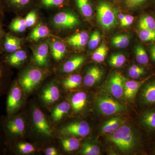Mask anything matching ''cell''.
Instances as JSON below:
<instances>
[{"label":"cell","mask_w":155,"mask_h":155,"mask_svg":"<svg viewBox=\"0 0 155 155\" xmlns=\"http://www.w3.org/2000/svg\"><path fill=\"white\" fill-rule=\"evenodd\" d=\"M108 139L124 153L134 152L142 147L141 134L128 125H121L115 132L109 134Z\"/></svg>","instance_id":"6da1fadb"},{"label":"cell","mask_w":155,"mask_h":155,"mask_svg":"<svg viewBox=\"0 0 155 155\" xmlns=\"http://www.w3.org/2000/svg\"><path fill=\"white\" fill-rule=\"evenodd\" d=\"M97 20L100 25L106 29L116 26L117 10L109 0H97Z\"/></svg>","instance_id":"7a4b0ae2"},{"label":"cell","mask_w":155,"mask_h":155,"mask_svg":"<svg viewBox=\"0 0 155 155\" xmlns=\"http://www.w3.org/2000/svg\"><path fill=\"white\" fill-rule=\"evenodd\" d=\"M96 105L100 113L107 116L124 113L126 110L124 105L106 94H101L97 97Z\"/></svg>","instance_id":"3957f363"},{"label":"cell","mask_w":155,"mask_h":155,"mask_svg":"<svg viewBox=\"0 0 155 155\" xmlns=\"http://www.w3.org/2000/svg\"><path fill=\"white\" fill-rule=\"evenodd\" d=\"M52 23L58 30H64L78 26L80 24V20L73 11L64 10L58 12L53 17Z\"/></svg>","instance_id":"277c9868"},{"label":"cell","mask_w":155,"mask_h":155,"mask_svg":"<svg viewBox=\"0 0 155 155\" xmlns=\"http://www.w3.org/2000/svg\"><path fill=\"white\" fill-rule=\"evenodd\" d=\"M2 126L10 138L22 136L25 130V123L23 119L13 115L6 117L3 121Z\"/></svg>","instance_id":"5b68a950"},{"label":"cell","mask_w":155,"mask_h":155,"mask_svg":"<svg viewBox=\"0 0 155 155\" xmlns=\"http://www.w3.org/2000/svg\"><path fill=\"white\" fill-rule=\"evenodd\" d=\"M44 76L41 69L31 68L22 73L19 78V82L26 93H30L41 81Z\"/></svg>","instance_id":"8992f818"},{"label":"cell","mask_w":155,"mask_h":155,"mask_svg":"<svg viewBox=\"0 0 155 155\" xmlns=\"http://www.w3.org/2000/svg\"><path fill=\"white\" fill-rule=\"evenodd\" d=\"M22 91L19 84L14 82L9 90L6 102V110L8 116H12L19 110L22 102Z\"/></svg>","instance_id":"52a82bcc"},{"label":"cell","mask_w":155,"mask_h":155,"mask_svg":"<svg viewBox=\"0 0 155 155\" xmlns=\"http://www.w3.org/2000/svg\"><path fill=\"white\" fill-rule=\"evenodd\" d=\"M126 79L120 72H114L106 84L107 91L116 98H122L124 97V84Z\"/></svg>","instance_id":"ba28073f"},{"label":"cell","mask_w":155,"mask_h":155,"mask_svg":"<svg viewBox=\"0 0 155 155\" xmlns=\"http://www.w3.org/2000/svg\"><path fill=\"white\" fill-rule=\"evenodd\" d=\"M152 77L146 81L139 90L140 103L145 107L155 105V78Z\"/></svg>","instance_id":"9c48e42d"},{"label":"cell","mask_w":155,"mask_h":155,"mask_svg":"<svg viewBox=\"0 0 155 155\" xmlns=\"http://www.w3.org/2000/svg\"><path fill=\"white\" fill-rule=\"evenodd\" d=\"M89 125L85 121H79L70 123L61 130V133L64 135H71L85 137L90 132Z\"/></svg>","instance_id":"30bf717a"},{"label":"cell","mask_w":155,"mask_h":155,"mask_svg":"<svg viewBox=\"0 0 155 155\" xmlns=\"http://www.w3.org/2000/svg\"><path fill=\"white\" fill-rule=\"evenodd\" d=\"M154 75V74L150 75L144 79L140 81L127 80L126 79L124 84V97L129 101H134L143 84L150 78L153 77Z\"/></svg>","instance_id":"8fae6325"},{"label":"cell","mask_w":155,"mask_h":155,"mask_svg":"<svg viewBox=\"0 0 155 155\" xmlns=\"http://www.w3.org/2000/svg\"><path fill=\"white\" fill-rule=\"evenodd\" d=\"M22 43V39L10 32L6 33L2 44L1 52L5 53V54L14 52L21 48Z\"/></svg>","instance_id":"7c38bea8"},{"label":"cell","mask_w":155,"mask_h":155,"mask_svg":"<svg viewBox=\"0 0 155 155\" xmlns=\"http://www.w3.org/2000/svg\"><path fill=\"white\" fill-rule=\"evenodd\" d=\"M33 122L37 130L44 135L51 136V130L45 114L38 109H35L32 113Z\"/></svg>","instance_id":"4fadbf2b"},{"label":"cell","mask_w":155,"mask_h":155,"mask_svg":"<svg viewBox=\"0 0 155 155\" xmlns=\"http://www.w3.org/2000/svg\"><path fill=\"white\" fill-rule=\"evenodd\" d=\"M5 11L18 13L28 10L34 5L35 0H4Z\"/></svg>","instance_id":"5bb4252c"},{"label":"cell","mask_w":155,"mask_h":155,"mask_svg":"<svg viewBox=\"0 0 155 155\" xmlns=\"http://www.w3.org/2000/svg\"><path fill=\"white\" fill-rule=\"evenodd\" d=\"M140 126L147 132L155 131V108L143 112L139 118Z\"/></svg>","instance_id":"9a60e30c"},{"label":"cell","mask_w":155,"mask_h":155,"mask_svg":"<svg viewBox=\"0 0 155 155\" xmlns=\"http://www.w3.org/2000/svg\"><path fill=\"white\" fill-rule=\"evenodd\" d=\"M27 58L26 52L19 49L11 54H5L3 60L9 67H18L25 62Z\"/></svg>","instance_id":"2e32d148"},{"label":"cell","mask_w":155,"mask_h":155,"mask_svg":"<svg viewBox=\"0 0 155 155\" xmlns=\"http://www.w3.org/2000/svg\"><path fill=\"white\" fill-rule=\"evenodd\" d=\"M49 51V46L46 42L41 44L35 50L34 58L38 66L43 67L48 65Z\"/></svg>","instance_id":"e0dca14e"},{"label":"cell","mask_w":155,"mask_h":155,"mask_svg":"<svg viewBox=\"0 0 155 155\" xmlns=\"http://www.w3.org/2000/svg\"><path fill=\"white\" fill-rule=\"evenodd\" d=\"M103 75V70L98 66H92L89 68L84 78V85L92 87L100 81Z\"/></svg>","instance_id":"ac0fdd59"},{"label":"cell","mask_w":155,"mask_h":155,"mask_svg":"<svg viewBox=\"0 0 155 155\" xmlns=\"http://www.w3.org/2000/svg\"><path fill=\"white\" fill-rule=\"evenodd\" d=\"M89 39L88 33L85 31H81L69 37L66 42L72 47L82 49L88 43Z\"/></svg>","instance_id":"d6986e66"},{"label":"cell","mask_w":155,"mask_h":155,"mask_svg":"<svg viewBox=\"0 0 155 155\" xmlns=\"http://www.w3.org/2000/svg\"><path fill=\"white\" fill-rule=\"evenodd\" d=\"M50 37L57 38L51 32L49 28L46 25H44L42 23H40L35 26L31 31L29 39L31 41L36 42L41 39Z\"/></svg>","instance_id":"ffe728a7"},{"label":"cell","mask_w":155,"mask_h":155,"mask_svg":"<svg viewBox=\"0 0 155 155\" xmlns=\"http://www.w3.org/2000/svg\"><path fill=\"white\" fill-rule=\"evenodd\" d=\"M124 122V119L121 116L113 117L103 124L101 127L102 132L108 134L114 133Z\"/></svg>","instance_id":"44dd1931"},{"label":"cell","mask_w":155,"mask_h":155,"mask_svg":"<svg viewBox=\"0 0 155 155\" xmlns=\"http://www.w3.org/2000/svg\"><path fill=\"white\" fill-rule=\"evenodd\" d=\"M75 7L87 18H91L93 13V4L91 0H72Z\"/></svg>","instance_id":"7402d4cb"},{"label":"cell","mask_w":155,"mask_h":155,"mask_svg":"<svg viewBox=\"0 0 155 155\" xmlns=\"http://www.w3.org/2000/svg\"><path fill=\"white\" fill-rule=\"evenodd\" d=\"M60 96V91L57 86L50 85L43 91L41 97L44 102L52 104L57 101Z\"/></svg>","instance_id":"603a6c76"},{"label":"cell","mask_w":155,"mask_h":155,"mask_svg":"<svg viewBox=\"0 0 155 155\" xmlns=\"http://www.w3.org/2000/svg\"><path fill=\"white\" fill-rule=\"evenodd\" d=\"M9 67L0 58V95L5 92L8 86L10 73Z\"/></svg>","instance_id":"cb8c5ba5"},{"label":"cell","mask_w":155,"mask_h":155,"mask_svg":"<svg viewBox=\"0 0 155 155\" xmlns=\"http://www.w3.org/2000/svg\"><path fill=\"white\" fill-rule=\"evenodd\" d=\"M50 48L52 56L56 61L62 60L67 51L66 45L62 42L56 40L51 43Z\"/></svg>","instance_id":"d4e9b609"},{"label":"cell","mask_w":155,"mask_h":155,"mask_svg":"<svg viewBox=\"0 0 155 155\" xmlns=\"http://www.w3.org/2000/svg\"><path fill=\"white\" fill-rule=\"evenodd\" d=\"M71 0H35L36 5L47 9L60 8L69 5Z\"/></svg>","instance_id":"484cf974"},{"label":"cell","mask_w":155,"mask_h":155,"mask_svg":"<svg viewBox=\"0 0 155 155\" xmlns=\"http://www.w3.org/2000/svg\"><path fill=\"white\" fill-rule=\"evenodd\" d=\"M85 58L82 55L75 56L67 61L63 67V71L66 73L74 72L83 64Z\"/></svg>","instance_id":"4316f807"},{"label":"cell","mask_w":155,"mask_h":155,"mask_svg":"<svg viewBox=\"0 0 155 155\" xmlns=\"http://www.w3.org/2000/svg\"><path fill=\"white\" fill-rule=\"evenodd\" d=\"M87 100V95L83 92L76 93L71 99V104L75 113L82 110L85 107Z\"/></svg>","instance_id":"83f0119b"},{"label":"cell","mask_w":155,"mask_h":155,"mask_svg":"<svg viewBox=\"0 0 155 155\" xmlns=\"http://www.w3.org/2000/svg\"><path fill=\"white\" fill-rule=\"evenodd\" d=\"M27 28L25 18L20 17H17L13 19L8 26L10 33L14 35L22 33Z\"/></svg>","instance_id":"f1b7e54d"},{"label":"cell","mask_w":155,"mask_h":155,"mask_svg":"<svg viewBox=\"0 0 155 155\" xmlns=\"http://www.w3.org/2000/svg\"><path fill=\"white\" fill-rule=\"evenodd\" d=\"M70 109V105L67 102L59 104L55 108L52 114V117L54 121H60L64 115L68 114Z\"/></svg>","instance_id":"f546056e"},{"label":"cell","mask_w":155,"mask_h":155,"mask_svg":"<svg viewBox=\"0 0 155 155\" xmlns=\"http://www.w3.org/2000/svg\"><path fill=\"white\" fill-rule=\"evenodd\" d=\"M136 60L139 64L146 65L149 62V58L144 47L141 45H138L135 48Z\"/></svg>","instance_id":"4dcf8cb0"},{"label":"cell","mask_w":155,"mask_h":155,"mask_svg":"<svg viewBox=\"0 0 155 155\" xmlns=\"http://www.w3.org/2000/svg\"><path fill=\"white\" fill-rule=\"evenodd\" d=\"M82 77L78 74L70 75L63 81V85L67 89H72L79 86L82 82Z\"/></svg>","instance_id":"1f68e13d"},{"label":"cell","mask_w":155,"mask_h":155,"mask_svg":"<svg viewBox=\"0 0 155 155\" xmlns=\"http://www.w3.org/2000/svg\"><path fill=\"white\" fill-rule=\"evenodd\" d=\"M108 52V47L104 43H103L99 47L97 48L92 56V59L95 62L101 63L104 61Z\"/></svg>","instance_id":"d6a6232c"},{"label":"cell","mask_w":155,"mask_h":155,"mask_svg":"<svg viewBox=\"0 0 155 155\" xmlns=\"http://www.w3.org/2000/svg\"><path fill=\"white\" fill-rule=\"evenodd\" d=\"M130 37L129 35L121 34L114 37L111 40L114 46L119 48H124L127 47L130 43Z\"/></svg>","instance_id":"836d02e7"},{"label":"cell","mask_w":155,"mask_h":155,"mask_svg":"<svg viewBox=\"0 0 155 155\" xmlns=\"http://www.w3.org/2000/svg\"><path fill=\"white\" fill-rule=\"evenodd\" d=\"M140 30L155 29V20L151 16L145 15L140 19L138 23Z\"/></svg>","instance_id":"e575fe53"},{"label":"cell","mask_w":155,"mask_h":155,"mask_svg":"<svg viewBox=\"0 0 155 155\" xmlns=\"http://www.w3.org/2000/svg\"><path fill=\"white\" fill-rule=\"evenodd\" d=\"M61 143L64 150L69 152L76 150L78 149L80 146L79 140L75 137L64 139Z\"/></svg>","instance_id":"d590c367"},{"label":"cell","mask_w":155,"mask_h":155,"mask_svg":"<svg viewBox=\"0 0 155 155\" xmlns=\"http://www.w3.org/2000/svg\"><path fill=\"white\" fill-rule=\"evenodd\" d=\"M81 153L84 155H99L101 154V150L96 145L84 142L82 145Z\"/></svg>","instance_id":"8d00e7d4"},{"label":"cell","mask_w":155,"mask_h":155,"mask_svg":"<svg viewBox=\"0 0 155 155\" xmlns=\"http://www.w3.org/2000/svg\"><path fill=\"white\" fill-rule=\"evenodd\" d=\"M146 74L144 67L134 64L128 69V74L129 77L133 79H137Z\"/></svg>","instance_id":"74e56055"},{"label":"cell","mask_w":155,"mask_h":155,"mask_svg":"<svg viewBox=\"0 0 155 155\" xmlns=\"http://www.w3.org/2000/svg\"><path fill=\"white\" fill-rule=\"evenodd\" d=\"M126 61L125 56L119 53L112 55L109 59V63L111 67L119 68L123 66Z\"/></svg>","instance_id":"f35d334b"},{"label":"cell","mask_w":155,"mask_h":155,"mask_svg":"<svg viewBox=\"0 0 155 155\" xmlns=\"http://www.w3.org/2000/svg\"><path fill=\"white\" fill-rule=\"evenodd\" d=\"M150 0H123L124 5L127 8L135 10L141 8L147 5Z\"/></svg>","instance_id":"ab89813d"},{"label":"cell","mask_w":155,"mask_h":155,"mask_svg":"<svg viewBox=\"0 0 155 155\" xmlns=\"http://www.w3.org/2000/svg\"><path fill=\"white\" fill-rule=\"evenodd\" d=\"M139 37L143 41H154L155 29L140 30L139 32Z\"/></svg>","instance_id":"60d3db41"},{"label":"cell","mask_w":155,"mask_h":155,"mask_svg":"<svg viewBox=\"0 0 155 155\" xmlns=\"http://www.w3.org/2000/svg\"><path fill=\"white\" fill-rule=\"evenodd\" d=\"M15 148L19 153L23 154L31 153L35 151V147L28 143H18L15 145Z\"/></svg>","instance_id":"b9f144b4"},{"label":"cell","mask_w":155,"mask_h":155,"mask_svg":"<svg viewBox=\"0 0 155 155\" xmlns=\"http://www.w3.org/2000/svg\"><path fill=\"white\" fill-rule=\"evenodd\" d=\"M101 41V35L99 31H95L92 34L88 42V48L94 50L98 47Z\"/></svg>","instance_id":"7bdbcfd3"},{"label":"cell","mask_w":155,"mask_h":155,"mask_svg":"<svg viewBox=\"0 0 155 155\" xmlns=\"http://www.w3.org/2000/svg\"><path fill=\"white\" fill-rule=\"evenodd\" d=\"M37 12L35 10H31L25 17V23L27 27L33 26L36 22L37 19Z\"/></svg>","instance_id":"ee69618b"},{"label":"cell","mask_w":155,"mask_h":155,"mask_svg":"<svg viewBox=\"0 0 155 155\" xmlns=\"http://www.w3.org/2000/svg\"><path fill=\"white\" fill-rule=\"evenodd\" d=\"M134 19V17L131 15L129 14L125 15V17L123 20L120 22V25L122 27H127L129 26L133 23Z\"/></svg>","instance_id":"f6af8a7d"},{"label":"cell","mask_w":155,"mask_h":155,"mask_svg":"<svg viewBox=\"0 0 155 155\" xmlns=\"http://www.w3.org/2000/svg\"><path fill=\"white\" fill-rule=\"evenodd\" d=\"M5 34L6 33L3 28L2 19H0V52H1L2 44Z\"/></svg>","instance_id":"bcb514c9"},{"label":"cell","mask_w":155,"mask_h":155,"mask_svg":"<svg viewBox=\"0 0 155 155\" xmlns=\"http://www.w3.org/2000/svg\"><path fill=\"white\" fill-rule=\"evenodd\" d=\"M45 153L47 155H56L58 154L57 150L54 147H49L46 149Z\"/></svg>","instance_id":"7dc6e473"},{"label":"cell","mask_w":155,"mask_h":155,"mask_svg":"<svg viewBox=\"0 0 155 155\" xmlns=\"http://www.w3.org/2000/svg\"><path fill=\"white\" fill-rule=\"evenodd\" d=\"M5 11L4 0H0V19H2L4 16V11Z\"/></svg>","instance_id":"c3c4849f"},{"label":"cell","mask_w":155,"mask_h":155,"mask_svg":"<svg viewBox=\"0 0 155 155\" xmlns=\"http://www.w3.org/2000/svg\"><path fill=\"white\" fill-rule=\"evenodd\" d=\"M150 54L151 60L155 62V44L152 45L150 48Z\"/></svg>","instance_id":"681fc988"},{"label":"cell","mask_w":155,"mask_h":155,"mask_svg":"<svg viewBox=\"0 0 155 155\" xmlns=\"http://www.w3.org/2000/svg\"><path fill=\"white\" fill-rule=\"evenodd\" d=\"M125 17V15L122 14H120L118 15V18H119V21L121 22L122 20H123L124 17Z\"/></svg>","instance_id":"f907efd6"},{"label":"cell","mask_w":155,"mask_h":155,"mask_svg":"<svg viewBox=\"0 0 155 155\" xmlns=\"http://www.w3.org/2000/svg\"><path fill=\"white\" fill-rule=\"evenodd\" d=\"M153 153L155 154V144L154 146L153 149Z\"/></svg>","instance_id":"816d5d0a"},{"label":"cell","mask_w":155,"mask_h":155,"mask_svg":"<svg viewBox=\"0 0 155 155\" xmlns=\"http://www.w3.org/2000/svg\"><path fill=\"white\" fill-rule=\"evenodd\" d=\"M114 1H123V0H114Z\"/></svg>","instance_id":"f5cc1de1"},{"label":"cell","mask_w":155,"mask_h":155,"mask_svg":"<svg viewBox=\"0 0 155 155\" xmlns=\"http://www.w3.org/2000/svg\"><path fill=\"white\" fill-rule=\"evenodd\" d=\"M0 145H1V143H0Z\"/></svg>","instance_id":"db71d44e"}]
</instances>
